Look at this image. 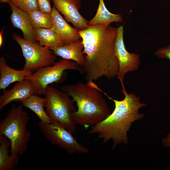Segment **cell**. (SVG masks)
Wrapping results in <instances>:
<instances>
[{"mask_svg":"<svg viewBox=\"0 0 170 170\" xmlns=\"http://www.w3.org/2000/svg\"><path fill=\"white\" fill-rule=\"evenodd\" d=\"M78 32L85 54V80L91 83L103 77L110 80L116 76L118 62L115 42L117 28L110 24H99L89 26Z\"/></svg>","mask_w":170,"mask_h":170,"instance_id":"obj_1","label":"cell"},{"mask_svg":"<svg viewBox=\"0 0 170 170\" xmlns=\"http://www.w3.org/2000/svg\"><path fill=\"white\" fill-rule=\"evenodd\" d=\"M122 86L121 92L124 95L122 100L114 99L101 90L102 93L113 101L115 108L109 116L91 127L88 132L90 134H97V139H102L103 143L112 140V149L119 144L128 143V133L133 123L144 118L145 114L139 113V110L146 106L134 93H128L124 84Z\"/></svg>","mask_w":170,"mask_h":170,"instance_id":"obj_2","label":"cell"},{"mask_svg":"<svg viewBox=\"0 0 170 170\" xmlns=\"http://www.w3.org/2000/svg\"><path fill=\"white\" fill-rule=\"evenodd\" d=\"M60 89L66 92L76 104L77 109L71 114L76 124L87 129L101 122L111 113L107 102L94 82L88 84L81 82L65 84Z\"/></svg>","mask_w":170,"mask_h":170,"instance_id":"obj_3","label":"cell"},{"mask_svg":"<svg viewBox=\"0 0 170 170\" xmlns=\"http://www.w3.org/2000/svg\"><path fill=\"white\" fill-rule=\"evenodd\" d=\"M23 105H13L0 122V135L6 137L11 144L12 155H22L27 149L31 133L27 128L30 117Z\"/></svg>","mask_w":170,"mask_h":170,"instance_id":"obj_4","label":"cell"},{"mask_svg":"<svg viewBox=\"0 0 170 170\" xmlns=\"http://www.w3.org/2000/svg\"><path fill=\"white\" fill-rule=\"evenodd\" d=\"M46 112L51 122H59L73 133L76 123L72 113L76 109L74 102L65 92L48 85L44 94Z\"/></svg>","mask_w":170,"mask_h":170,"instance_id":"obj_5","label":"cell"},{"mask_svg":"<svg viewBox=\"0 0 170 170\" xmlns=\"http://www.w3.org/2000/svg\"><path fill=\"white\" fill-rule=\"evenodd\" d=\"M67 70H76L81 73L84 72L83 69L75 62L63 59L52 65L37 69L25 79L32 82L35 94H44L49 84L60 83L65 80L66 76L65 71Z\"/></svg>","mask_w":170,"mask_h":170,"instance_id":"obj_6","label":"cell"},{"mask_svg":"<svg viewBox=\"0 0 170 170\" xmlns=\"http://www.w3.org/2000/svg\"><path fill=\"white\" fill-rule=\"evenodd\" d=\"M39 128L46 139L68 153H87L89 149L81 144L72 133L57 122L44 123L40 121Z\"/></svg>","mask_w":170,"mask_h":170,"instance_id":"obj_7","label":"cell"},{"mask_svg":"<svg viewBox=\"0 0 170 170\" xmlns=\"http://www.w3.org/2000/svg\"><path fill=\"white\" fill-rule=\"evenodd\" d=\"M13 38L20 46L25 60L23 69L32 71L55 62V55L48 48L27 41L16 34H14Z\"/></svg>","mask_w":170,"mask_h":170,"instance_id":"obj_8","label":"cell"},{"mask_svg":"<svg viewBox=\"0 0 170 170\" xmlns=\"http://www.w3.org/2000/svg\"><path fill=\"white\" fill-rule=\"evenodd\" d=\"M115 51L118 62L116 77L122 85L124 84L125 75L128 72L137 70L141 63L140 55L130 53L126 48L124 41L123 26H121L117 28Z\"/></svg>","mask_w":170,"mask_h":170,"instance_id":"obj_9","label":"cell"},{"mask_svg":"<svg viewBox=\"0 0 170 170\" xmlns=\"http://www.w3.org/2000/svg\"><path fill=\"white\" fill-rule=\"evenodd\" d=\"M54 6L64 16L67 21L71 23L74 27L78 31L89 26L88 21L79 12L80 0H52Z\"/></svg>","mask_w":170,"mask_h":170,"instance_id":"obj_10","label":"cell"},{"mask_svg":"<svg viewBox=\"0 0 170 170\" xmlns=\"http://www.w3.org/2000/svg\"><path fill=\"white\" fill-rule=\"evenodd\" d=\"M33 94V87L30 80L17 82L11 89L3 90L0 97V110L13 101L21 102Z\"/></svg>","mask_w":170,"mask_h":170,"instance_id":"obj_11","label":"cell"},{"mask_svg":"<svg viewBox=\"0 0 170 170\" xmlns=\"http://www.w3.org/2000/svg\"><path fill=\"white\" fill-rule=\"evenodd\" d=\"M51 14L53 20L52 28L65 45L71 43L81 39L79 31L70 26L54 6Z\"/></svg>","mask_w":170,"mask_h":170,"instance_id":"obj_12","label":"cell"},{"mask_svg":"<svg viewBox=\"0 0 170 170\" xmlns=\"http://www.w3.org/2000/svg\"><path fill=\"white\" fill-rule=\"evenodd\" d=\"M8 3L12 10L10 19L13 26L21 31L24 39L37 42L34 29L31 23L28 14L13 5L10 1Z\"/></svg>","mask_w":170,"mask_h":170,"instance_id":"obj_13","label":"cell"},{"mask_svg":"<svg viewBox=\"0 0 170 170\" xmlns=\"http://www.w3.org/2000/svg\"><path fill=\"white\" fill-rule=\"evenodd\" d=\"M83 48L81 39L70 44L49 48L54 55L63 59L74 61L83 69L86 63L83 52Z\"/></svg>","mask_w":170,"mask_h":170,"instance_id":"obj_14","label":"cell"},{"mask_svg":"<svg viewBox=\"0 0 170 170\" xmlns=\"http://www.w3.org/2000/svg\"><path fill=\"white\" fill-rule=\"evenodd\" d=\"M32 71L23 69L17 70L10 67L4 57L0 58V89H6L11 84L21 82L32 74Z\"/></svg>","mask_w":170,"mask_h":170,"instance_id":"obj_15","label":"cell"},{"mask_svg":"<svg viewBox=\"0 0 170 170\" xmlns=\"http://www.w3.org/2000/svg\"><path fill=\"white\" fill-rule=\"evenodd\" d=\"M10 146L8 139L0 135V170H12L18 165L20 156L9 154Z\"/></svg>","mask_w":170,"mask_h":170,"instance_id":"obj_16","label":"cell"},{"mask_svg":"<svg viewBox=\"0 0 170 170\" xmlns=\"http://www.w3.org/2000/svg\"><path fill=\"white\" fill-rule=\"evenodd\" d=\"M99 3L94 16L88 21L89 26L99 24H110L113 22H120L123 20L120 14H114L106 8L103 0H99Z\"/></svg>","mask_w":170,"mask_h":170,"instance_id":"obj_17","label":"cell"},{"mask_svg":"<svg viewBox=\"0 0 170 170\" xmlns=\"http://www.w3.org/2000/svg\"><path fill=\"white\" fill-rule=\"evenodd\" d=\"M34 29L36 40L40 45L50 48L65 45L52 27Z\"/></svg>","mask_w":170,"mask_h":170,"instance_id":"obj_18","label":"cell"},{"mask_svg":"<svg viewBox=\"0 0 170 170\" xmlns=\"http://www.w3.org/2000/svg\"><path fill=\"white\" fill-rule=\"evenodd\" d=\"M45 103L44 98L33 94L22 101L21 104L33 111L40 119V122L50 123L51 120L44 109Z\"/></svg>","mask_w":170,"mask_h":170,"instance_id":"obj_19","label":"cell"},{"mask_svg":"<svg viewBox=\"0 0 170 170\" xmlns=\"http://www.w3.org/2000/svg\"><path fill=\"white\" fill-rule=\"evenodd\" d=\"M28 14L31 23L34 29L52 27L53 20L51 14L42 12L39 9Z\"/></svg>","mask_w":170,"mask_h":170,"instance_id":"obj_20","label":"cell"},{"mask_svg":"<svg viewBox=\"0 0 170 170\" xmlns=\"http://www.w3.org/2000/svg\"><path fill=\"white\" fill-rule=\"evenodd\" d=\"M10 2L28 13L39 9L37 0H11Z\"/></svg>","mask_w":170,"mask_h":170,"instance_id":"obj_21","label":"cell"},{"mask_svg":"<svg viewBox=\"0 0 170 170\" xmlns=\"http://www.w3.org/2000/svg\"><path fill=\"white\" fill-rule=\"evenodd\" d=\"M155 54L158 58L170 60V45L159 48L155 52Z\"/></svg>","mask_w":170,"mask_h":170,"instance_id":"obj_22","label":"cell"},{"mask_svg":"<svg viewBox=\"0 0 170 170\" xmlns=\"http://www.w3.org/2000/svg\"><path fill=\"white\" fill-rule=\"evenodd\" d=\"M39 10L51 14L52 8L51 5V0H37Z\"/></svg>","mask_w":170,"mask_h":170,"instance_id":"obj_23","label":"cell"},{"mask_svg":"<svg viewBox=\"0 0 170 170\" xmlns=\"http://www.w3.org/2000/svg\"><path fill=\"white\" fill-rule=\"evenodd\" d=\"M162 141L164 147L170 149V132L167 135L166 137L162 139Z\"/></svg>","mask_w":170,"mask_h":170,"instance_id":"obj_24","label":"cell"},{"mask_svg":"<svg viewBox=\"0 0 170 170\" xmlns=\"http://www.w3.org/2000/svg\"><path fill=\"white\" fill-rule=\"evenodd\" d=\"M4 27H3L0 32V47H1L3 43V33Z\"/></svg>","mask_w":170,"mask_h":170,"instance_id":"obj_25","label":"cell"},{"mask_svg":"<svg viewBox=\"0 0 170 170\" xmlns=\"http://www.w3.org/2000/svg\"><path fill=\"white\" fill-rule=\"evenodd\" d=\"M11 0H0V2L1 3H8Z\"/></svg>","mask_w":170,"mask_h":170,"instance_id":"obj_26","label":"cell"},{"mask_svg":"<svg viewBox=\"0 0 170 170\" xmlns=\"http://www.w3.org/2000/svg\"></svg>","mask_w":170,"mask_h":170,"instance_id":"obj_27","label":"cell"}]
</instances>
